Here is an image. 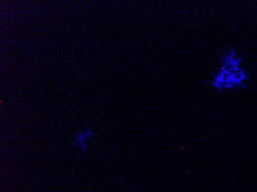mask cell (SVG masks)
I'll use <instances>...</instances> for the list:
<instances>
[{
	"label": "cell",
	"instance_id": "6da1fadb",
	"mask_svg": "<svg viewBox=\"0 0 257 192\" xmlns=\"http://www.w3.org/2000/svg\"><path fill=\"white\" fill-rule=\"evenodd\" d=\"M220 69L214 73L213 79L209 80L214 89L219 92L225 89L245 86L248 82L249 75L241 68L242 59L237 57L233 50L222 52L219 55Z\"/></svg>",
	"mask_w": 257,
	"mask_h": 192
},
{
	"label": "cell",
	"instance_id": "7a4b0ae2",
	"mask_svg": "<svg viewBox=\"0 0 257 192\" xmlns=\"http://www.w3.org/2000/svg\"><path fill=\"white\" fill-rule=\"evenodd\" d=\"M97 134L92 132L90 130L84 129L83 131H78L77 136L75 138L74 141L71 144L73 145H78L80 147L81 149L83 151V154H84L86 149V141L90 139V137L92 135H96Z\"/></svg>",
	"mask_w": 257,
	"mask_h": 192
}]
</instances>
